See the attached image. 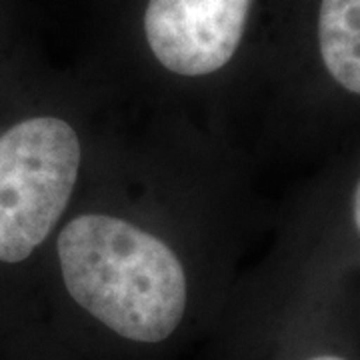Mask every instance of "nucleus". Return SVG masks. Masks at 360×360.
Listing matches in <instances>:
<instances>
[{
  "mask_svg": "<svg viewBox=\"0 0 360 360\" xmlns=\"http://www.w3.org/2000/svg\"><path fill=\"white\" fill-rule=\"evenodd\" d=\"M115 170L103 148L52 238L40 276L82 319L132 347L180 333L214 272L205 184Z\"/></svg>",
  "mask_w": 360,
  "mask_h": 360,
  "instance_id": "f257e3e1",
  "label": "nucleus"
},
{
  "mask_svg": "<svg viewBox=\"0 0 360 360\" xmlns=\"http://www.w3.org/2000/svg\"><path fill=\"white\" fill-rule=\"evenodd\" d=\"M101 148L80 106L0 112V274H40Z\"/></svg>",
  "mask_w": 360,
  "mask_h": 360,
  "instance_id": "f03ea898",
  "label": "nucleus"
},
{
  "mask_svg": "<svg viewBox=\"0 0 360 360\" xmlns=\"http://www.w3.org/2000/svg\"><path fill=\"white\" fill-rule=\"evenodd\" d=\"M264 270L276 316L300 296L359 276L360 142L300 196Z\"/></svg>",
  "mask_w": 360,
  "mask_h": 360,
  "instance_id": "7ed1b4c3",
  "label": "nucleus"
},
{
  "mask_svg": "<svg viewBox=\"0 0 360 360\" xmlns=\"http://www.w3.org/2000/svg\"><path fill=\"white\" fill-rule=\"evenodd\" d=\"M255 0H148L142 28L158 66L180 80L222 72L245 40Z\"/></svg>",
  "mask_w": 360,
  "mask_h": 360,
  "instance_id": "20e7f679",
  "label": "nucleus"
},
{
  "mask_svg": "<svg viewBox=\"0 0 360 360\" xmlns=\"http://www.w3.org/2000/svg\"><path fill=\"white\" fill-rule=\"evenodd\" d=\"M316 54L322 89L292 134H342L360 124V0H321Z\"/></svg>",
  "mask_w": 360,
  "mask_h": 360,
  "instance_id": "39448f33",
  "label": "nucleus"
},
{
  "mask_svg": "<svg viewBox=\"0 0 360 360\" xmlns=\"http://www.w3.org/2000/svg\"><path fill=\"white\" fill-rule=\"evenodd\" d=\"M281 322L278 360H360V304L352 281L296 298Z\"/></svg>",
  "mask_w": 360,
  "mask_h": 360,
  "instance_id": "423d86ee",
  "label": "nucleus"
},
{
  "mask_svg": "<svg viewBox=\"0 0 360 360\" xmlns=\"http://www.w3.org/2000/svg\"><path fill=\"white\" fill-rule=\"evenodd\" d=\"M352 286H354V290H356V298H359V304H360V274L352 278Z\"/></svg>",
  "mask_w": 360,
  "mask_h": 360,
  "instance_id": "0eeeda50",
  "label": "nucleus"
}]
</instances>
